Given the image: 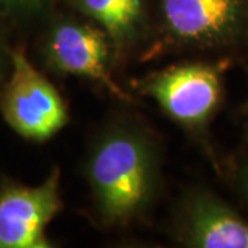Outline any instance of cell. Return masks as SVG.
Segmentation results:
<instances>
[{"label":"cell","mask_w":248,"mask_h":248,"mask_svg":"<svg viewBox=\"0 0 248 248\" xmlns=\"http://www.w3.org/2000/svg\"><path fill=\"white\" fill-rule=\"evenodd\" d=\"M145 91L174 120L196 127L213 115L221 101V78L207 63H185L163 71L148 80Z\"/></svg>","instance_id":"5b68a950"},{"label":"cell","mask_w":248,"mask_h":248,"mask_svg":"<svg viewBox=\"0 0 248 248\" xmlns=\"http://www.w3.org/2000/svg\"><path fill=\"white\" fill-rule=\"evenodd\" d=\"M113 45L104 29L78 21H57L46 31L40 51L57 72L97 81L122 99L128 98L110 73Z\"/></svg>","instance_id":"277c9868"},{"label":"cell","mask_w":248,"mask_h":248,"mask_svg":"<svg viewBox=\"0 0 248 248\" xmlns=\"http://www.w3.org/2000/svg\"><path fill=\"white\" fill-rule=\"evenodd\" d=\"M61 172L54 169L39 185L0 181V248H48L46 229L62 207Z\"/></svg>","instance_id":"3957f363"},{"label":"cell","mask_w":248,"mask_h":248,"mask_svg":"<svg viewBox=\"0 0 248 248\" xmlns=\"http://www.w3.org/2000/svg\"><path fill=\"white\" fill-rule=\"evenodd\" d=\"M10 55L11 69L0 93V113L22 138L46 141L68 123L63 99L22 47H11Z\"/></svg>","instance_id":"7a4b0ae2"},{"label":"cell","mask_w":248,"mask_h":248,"mask_svg":"<svg viewBox=\"0 0 248 248\" xmlns=\"http://www.w3.org/2000/svg\"><path fill=\"white\" fill-rule=\"evenodd\" d=\"M247 0H163L167 32L181 43L215 46L239 29Z\"/></svg>","instance_id":"8992f818"},{"label":"cell","mask_w":248,"mask_h":248,"mask_svg":"<svg viewBox=\"0 0 248 248\" xmlns=\"http://www.w3.org/2000/svg\"><path fill=\"white\" fill-rule=\"evenodd\" d=\"M181 221V240L189 247L248 248V223L215 196H192Z\"/></svg>","instance_id":"52a82bcc"},{"label":"cell","mask_w":248,"mask_h":248,"mask_svg":"<svg viewBox=\"0 0 248 248\" xmlns=\"http://www.w3.org/2000/svg\"><path fill=\"white\" fill-rule=\"evenodd\" d=\"M240 186H241L246 197L248 199V163L243 167L241 172H240Z\"/></svg>","instance_id":"8fae6325"},{"label":"cell","mask_w":248,"mask_h":248,"mask_svg":"<svg viewBox=\"0 0 248 248\" xmlns=\"http://www.w3.org/2000/svg\"><path fill=\"white\" fill-rule=\"evenodd\" d=\"M7 22L4 19L0 18V93L1 89L6 83V80L9 78L10 69H11V46L7 42L6 37V28Z\"/></svg>","instance_id":"30bf717a"},{"label":"cell","mask_w":248,"mask_h":248,"mask_svg":"<svg viewBox=\"0 0 248 248\" xmlns=\"http://www.w3.org/2000/svg\"><path fill=\"white\" fill-rule=\"evenodd\" d=\"M50 0H0V18L7 24H24L37 17Z\"/></svg>","instance_id":"9c48e42d"},{"label":"cell","mask_w":248,"mask_h":248,"mask_svg":"<svg viewBox=\"0 0 248 248\" xmlns=\"http://www.w3.org/2000/svg\"><path fill=\"white\" fill-rule=\"evenodd\" d=\"M86 16L105 31L113 48H125L138 39L143 25V0H79Z\"/></svg>","instance_id":"ba28073f"},{"label":"cell","mask_w":248,"mask_h":248,"mask_svg":"<svg viewBox=\"0 0 248 248\" xmlns=\"http://www.w3.org/2000/svg\"><path fill=\"white\" fill-rule=\"evenodd\" d=\"M87 178L104 222L133 219L156 189V159L148 137L133 127L109 130L90 153Z\"/></svg>","instance_id":"6da1fadb"}]
</instances>
